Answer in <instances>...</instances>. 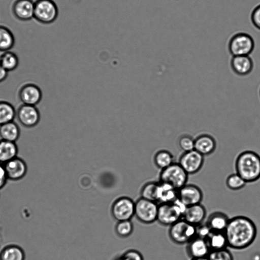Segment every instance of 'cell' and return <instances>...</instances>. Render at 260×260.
<instances>
[{
    "instance_id": "cell-38",
    "label": "cell",
    "mask_w": 260,
    "mask_h": 260,
    "mask_svg": "<svg viewBox=\"0 0 260 260\" xmlns=\"http://www.w3.org/2000/svg\"><path fill=\"white\" fill-rule=\"evenodd\" d=\"M8 180L4 165L0 163V190L5 186Z\"/></svg>"
},
{
    "instance_id": "cell-42",
    "label": "cell",
    "mask_w": 260,
    "mask_h": 260,
    "mask_svg": "<svg viewBox=\"0 0 260 260\" xmlns=\"http://www.w3.org/2000/svg\"><path fill=\"white\" fill-rule=\"evenodd\" d=\"M259 98H260V87H259Z\"/></svg>"
},
{
    "instance_id": "cell-41",
    "label": "cell",
    "mask_w": 260,
    "mask_h": 260,
    "mask_svg": "<svg viewBox=\"0 0 260 260\" xmlns=\"http://www.w3.org/2000/svg\"><path fill=\"white\" fill-rule=\"evenodd\" d=\"M191 260H209V259L208 257H206L203 258L191 259Z\"/></svg>"
},
{
    "instance_id": "cell-35",
    "label": "cell",
    "mask_w": 260,
    "mask_h": 260,
    "mask_svg": "<svg viewBox=\"0 0 260 260\" xmlns=\"http://www.w3.org/2000/svg\"><path fill=\"white\" fill-rule=\"evenodd\" d=\"M250 18L252 25L260 30V4L256 5L252 10Z\"/></svg>"
},
{
    "instance_id": "cell-34",
    "label": "cell",
    "mask_w": 260,
    "mask_h": 260,
    "mask_svg": "<svg viewBox=\"0 0 260 260\" xmlns=\"http://www.w3.org/2000/svg\"><path fill=\"white\" fill-rule=\"evenodd\" d=\"M208 257L209 260H234L231 252L227 248L211 251Z\"/></svg>"
},
{
    "instance_id": "cell-16",
    "label": "cell",
    "mask_w": 260,
    "mask_h": 260,
    "mask_svg": "<svg viewBox=\"0 0 260 260\" xmlns=\"http://www.w3.org/2000/svg\"><path fill=\"white\" fill-rule=\"evenodd\" d=\"M186 251L191 259H194L208 257L211 250L206 240L196 237L186 244Z\"/></svg>"
},
{
    "instance_id": "cell-10",
    "label": "cell",
    "mask_w": 260,
    "mask_h": 260,
    "mask_svg": "<svg viewBox=\"0 0 260 260\" xmlns=\"http://www.w3.org/2000/svg\"><path fill=\"white\" fill-rule=\"evenodd\" d=\"M204 162V156L194 149L183 152L178 161L188 175L197 173L203 167Z\"/></svg>"
},
{
    "instance_id": "cell-25",
    "label": "cell",
    "mask_w": 260,
    "mask_h": 260,
    "mask_svg": "<svg viewBox=\"0 0 260 260\" xmlns=\"http://www.w3.org/2000/svg\"><path fill=\"white\" fill-rule=\"evenodd\" d=\"M211 251L228 247L226 237L223 232L212 231L206 239Z\"/></svg>"
},
{
    "instance_id": "cell-28",
    "label": "cell",
    "mask_w": 260,
    "mask_h": 260,
    "mask_svg": "<svg viewBox=\"0 0 260 260\" xmlns=\"http://www.w3.org/2000/svg\"><path fill=\"white\" fill-rule=\"evenodd\" d=\"M0 64L8 72L14 71L19 64L18 57L10 50L4 52L0 56Z\"/></svg>"
},
{
    "instance_id": "cell-14",
    "label": "cell",
    "mask_w": 260,
    "mask_h": 260,
    "mask_svg": "<svg viewBox=\"0 0 260 260\" xmlns=\"http://www.w3.org/2000/svg\"><path fill=\"white\" fill-rule=\"evenodd\" d=\"M35 2L32 0H15L12 6L14 16L20 21H28L34 18Z\"/></svg>"
},
{
    "instance_id": "cell-12",
    "label": "cell",
    "mask_w": 260,
    "mask_h": 260,
    "mask_svg": "<svg viewBox=\"0 0 260 260\" xmlns=\"http://www.w3.org/2000/svg\"><path fill=\"white\" fill-rule=\"evenodd\" d=\"M17 119L25 127L36 126L40 119L39 110L35 106L22 104L16 111Z\"/></svg>"
},
{
    "instance_id": "cell-26",
    "label": "cell",
    "mask_w": 260,
    "mask_h": 260,
    "mask_svg": "<svg viewBox=\"0 0 260 260\" xmlns=\"http://www.w3.org/2000/svg\"><path fill=\"white\" fill-rule=\"evenodd\" d=\"M15 42L11 30L7 26L0 25V51H9L14 47Z\"/></svg>"
},
{
    "instance_id": "cell-21",
    "label": "cell",
    "mask_w": 260,
    "mask_h": 260,
    "mask_svg": "<svg viewBox=\"0 0 260 260\" xmlns=\"http://www.w3.org/2000/svg\"><path fill=\"white\" fill-rule=\"evenodd\" d=\"M178 190L171 185L159 182L157 202L168 203L178 199Z\"/></svg>"
},
{
    "instance_id": "cell-23",
    "label": "cell",
    "mask_w": 260,
    "mask_h": 260,
    "mask_svg": "<svg viewBox=\"0 0 260 260\" xmlns=\"http://www.w3.org/2000/svg\"><path fill=\"white\" fill-rule=\"evenodd\" d=\"M20 134V128L13 121L0 125L1 140L15 142Z\"/></svg>"
},
{
    "instance_id": "cell-5",
    "label": "cell",
    "mask_w": 260,
    "mask_h": 260,
    "mask_svg": "<svg viewBox=\"0 0 260 260\" xmlns=\"http://www.w3.org/2000/svg\"><path fill=\"white\" fill-rule=\"evenodd\" d=\"M168 234L174 243L186 244L197 237V226L182 218L170 226Z\"/></svg>"
},
{
    "instance_id": "cell-11",
    "label": "cell",
    "mask_w": 260,
    "mask_h": 260,
    "mask_svg": "<svg viewBox=\"0 0 260 260\" xmlns=\"http://www.w3.org/2000/svg\"><path fill=\"white\" fill-rule=\"evenodd\" d=\"M203 199L202 189L193 184H186L178 190V199L186 207L201 203Z\"/></svg>"
},
{
    "instance_id": "cell-7",
    "label": "cell",
    "mask_w": 260,
    "mask_h": 260,
    "mask_svg": "<svg viewBox=\"0 0 260 260\" xmlns=\"http://www.w3.org/2000/svg\"><path fill=\"white\" fill-rule=\"evenodd\" d=\"M58 16V9L53 0H36L35 2L34 18L42 24L54 22Z\"/></svg>"
},
{
    "instance_id": "cell-24",
    "label": "cell",
    "mask_w": 260,
    "mask_h": 260,
    "mask_svg": "<svg viewBox=\"0 0 260 260\" xmlns=\"http://www.w3.org/2000/svg\"><path fill=\"white\" fill-rule=\"evenodd\" d=\"M25 254L23 249L16 245H9L0 251V260H25Z\"/></svg>"
},
{
    "instance_id": "cell-13",
    "label": "cell",
    "mask_w": 260,
    "mask_h": 260,
    "mask_svg": "<svg viewBox=\"0 0 260 260\" xmlns=\"http://www.w3.org/2000/svg\"><path fill=\"white\" fill-rule=\"evenodd\" d=\"M18 96L22 104L36 106L41 101L42 93L36 84L27 83L20 88Z\"/></svg>"
},
{
    "instance_id": "cell-6",
    "label": "cell",
    "mask_w": 260,
    "mask_h": 260,
    "mask_svg": "<svg viewBox=\"0 0 260 260\" xmlns=\"http://www.w3.org/2000/svg\"><path fill=\"white\" fill-rule=\"evenodd\" d=\"M188 175L178 162H175L160 171L159 182L168 184L179 190L187 183Z\"/></svg>"
},
{
    "instance_id": "cell-29",
    "label": "cell",
    "mask_w": 260,
    "mask_h": 260,
    "mask_svg": "<svg viewBox=\"0 0 260 260\" xmlns=\"http://www.w3.org/2000/svg\"><path fill=\"white\" fill-rule=\"evenodd\" d=\"M16 115L13 106L5 101H0V125L13 121Z\"/></svg>"
},
{
    "instance_id": "cell-36",
    "label": "cell",
    "mask_w": 260,
    "mask_h": 260,
    "mask_svg": "<svg viewBox=\"0 0 260 260\" xmlns=\"http://www.w3.org/2000/svg\"><path fill=\"white\" fill-rule=\"evenodd\" d=\"M212 231L205 222L197 226V237L206 240Z\"/></svg>"
},
{
    "instance_id": "cell-20",
    "label": "cell",
    "mask_w": 260,
    "mask_h": 260,
    "mask_svg": "<svg viewBox=\"0 0 260 260\" xmlns=\"http://www.w3.org/2000/svg\"><path fill=\"white\" fill-rule=\"evenodd\" d=\"M230 218L222 212H214L208 217L206 223L212 231L224 232Z\"/></svg>"
},
{
    "instance_id": "cell-17",
    "label": "cell",
    "mask_w": 260,
    "mask_h": 260,
    "mask_svg": "<svg viewBox=\"0 0 260 260\" xmlns=\"http://www.w3.org/2000/svg\"><path fill=\"white\" fill-rule=\"evenodd\" d=\"M230 66L234 73L244 76L252 72L254 63L249 55L234 56L231 59Z\"/></svg>"
},
{
    "instance_id": "cell-31",
    "label": "cell",
    "mask_w": 260,
    "mask_h": 260,
    "mask_svg": "<svg viewBox=\"0 0 260 260\" xmlns=\"http://www.w3.org/2000/svg\"><path fill=\"white\" fill-rule=\"evenodd\" d=\"M133 230L134 225L131 220L118 221L115 227L116 234L121 238L128 237Z\"/></svg>"
},
{
    "instance_id": "cell-3",
    "label": "cell",
    "mask_w": 260,
    "mask_h": 260,
    "mask_svg": "<svg viewBox=\"0 0 260 260\" xmlns=\"http://www.w3.org/2000/svg\"><path fill=\"white\" fill-rule=\"evenodd\" d=\"M186 207L178 199L171 203L159 204L156 221L162 225L170 226L182 218Z\"/></svg>"
},
{
    "instance_id": "cell-9",
    "label": "cell",
    "mask_w": 260,
    "mask_h": 260,
    "mask_svg": "<svg viewBox=\"0 0 260 260\" xmlns=\"http://www.w3.org/2000/svg\"><path fill=\"white\" fill-rule=\"evenodd\" d=\"M135 203L129 198L122 197L113 203L111 212L117 221L129 220L135 216Z\"/></svg>"
},
{
    "instance_id": "cell-4",
    "label": "cell",
    "mask_w": 260,
    "mask_h": 260,
    "mask_svg": "<svg viewBox=\"0 0 260 260\" xmlns=\"http://www.w3.org/2000/svg\"><path fill=\"white\" fill-rule=\"evenodd\" d=\"M255 42L253 37L244 31L233 34L228 42V49L232 56L249 55L253 51Z\"/></svg>"
},
{
    "instance_id": "cell-27",
    "label": "cell",
    "mask_w": 260,
    "mask_h": 260,
    "mask_svg": "<svg viewBox=\"0 0 260 260\" xmlns=\"http://www.w3.org/2000/svg\"><path fill=\"white\" fill-rule=\"evenodd\" d=\"M153 160L155 166L161 170L175 162L172 153L165 149L157 151L154 156Z\"/></svg>"
},
{
    "instance_id": "cell-2",
    "label": "cell",
    "mask_w": 260,
    "mask_h": 260,
    "mask_svg": "<svg viewBox=\"0 0 260 260\" xmlns=\"http://www.w3.org/2000/svg\"><path fill=\"white\" fill-rule=\"evenodd\" d=\"M236 173L247 183L260 178V155L252 150H244L237 156L235 161Z\"/></svg>"
},
{
    "instance_id": "cell-15",
    "label": "cell",
    "mask_w": 260,
    "mask_h": 260,
    "mask_svg": "<svg viewBox=\"0 0 260 260\" xmlns=\"http://www.w3.org/2000/svg\"><path fill=\"white\" fill-rule=\"evenodd\" d=\"M8 179L17 181L26 175L27 167L22 158L16 157L4 164Z\"/></svg>"
},
{
    "instance_id": "cell-37",
    "label": "cell",
    "mask_w": 260,
    "mask_h": 260,
    "mask_svg": "<svg viewBox=\"0 0 260 260\" xmlns=\"http://www.w3.org/2000/svg\"><path fill=\"white\" fill-rule=\"evenodd\" d=\"M122 255L127 260H144L142 254L135 249H129L125 251Z\"/></svg>"
},
{
    "instance_id": "cell-18",
    "label": "cell",
    "mask_w": 260,
    "mask_h": 260,
    "mask_svg": "<svg viewBox=\"0 0 260 260\" xmlns=\"http://www.w3.org/2000/svg\"><path fill=\"white\" fill-rule=\"evenodd\" d=\"M217 143L212 135L203 133L194 138V150L203 156H208L212 154L216 150Z\"/></svg>"
},
{
    "instance_id": "cell-40",
    "label": "cell",
    "mask_w": 260,
    "mask_h": 260,
    "mask_svg": "<svg viewBox=\"0 0 260 260\" xmlns=\"http://www.w3.org/2000/svg\"><path fill=\"white\" fill-rule=\"evenodd\" d=\"M115 260H127L122 255L119 257H117Z\"/></svg>"
},
{
    "instance_id": "cell-22",
    "label": "cell",
    "mask_w": 260,
    "mask_h": 260,
    "mask_svg": "<svg viewBox=\"0 0 260 260\" xmlns=\"http://www.w3.org/2000/svg\"><path fill=\"white\" fill-rule=\"evenodd\" d=\"M18 147L15 142L0 140V163L5 164L17 157Z\"/></svg>"
},
{
    "instance_id": "cell-19",
    "label": "cell",
    "mask_w": 260,
    "mask_h": 260,
    "mask_svg": "<svg viewBox=\"0 0 260 260\" xmlns=\"http://www.w3.org/2000/svg\"><path fill=\"white\" fill-rule=\"evenodd\" d=\"M206 215V209L200 203L186 207L183 213L182 219L188 223L198 226L204 223Z\"/></svg>"
},
{
    "instance_id": "cell-32",
    "label": "cell",
    "mask_w": 260,
    "mask_h": 260,
    "mask_svg": "<svg viewBox=\"0 0 260 260\" xmlns=\"http://www.w3.org/2000/svg\"><path fill=\"white\" fill-rule=\"evenodd\" d=\"M228 188L232 190H238L246 184L245 180L237 173H233L228 176L225 181Z\"/></svg>"
},
{
    "instance_id": "cell-33",
    "label": "cell",
    "mask_w": 260,
    "mask_h": 260,
    "mask_svg": "<svg viewBox=\"0 0 260 260\" xmlns=\"http://www.w3.org/2000/svg\"><path fill=\"white\" fill-rule=\"evenodd\" d=\"M177 144L183 152L189 151L194 149V138L190 135L183 134L178 139Z\"/></svg>"
},
{
    "instance_id": "cell-1",
    "label": "cell",
    "mask_w": 260,
    "mask_h": 260,
    "mask_svg": "<svg viewBox=\"0 0 260 260\" xmlns=\"http://www.w3.org/2000/svg\"><path fill=\"white\" fill-rule=\"evenodd\" d=\"M223 232L228 247L241 250L249 247L254 242L257 235V228L250 218L240 215L230 218Z\"/></svg>"
},
{
    "instance_id": "cell-8",
    "label": "cell",
    "mask_w": 260,
    "mask_h": 260,
    "mask_svg": "<svg viewBox=\"0 0 260 260\" xmlns=\"http://www.w3.org/2000/svg\"><path fill=\"white\" fill-rule=\"evenodd\" d=\"M158 207L157 202L141 198L135 202V216L143 223H152L157 220Z\"/></svg>"
},
{
    "instance_id": "cell-39",
    "label": "cell",
    "mask_w": 260,
    "mask_h": 260,
    "mask_svg": "<svg viewBox=\"0 0 260 260\" xmlns=\"http://www.w3.org/2000/svg\"><path fill=\"white\" fill-rule=\"evenodd\" d=\"M8 73L0 64V83L6 79L8 76Z\"/></svg>"
},
{
    "instance_id": "cell-30",
    "label": "cell",
    "mask_w": 260,
    "mask_h": 260,
    "mask_svg": "<svg viewBox=\"0 0 260 260\" xmlns=\"http://www.w3.org/2000/svg\"><path fill=\"white\" fill-rule=\"evenodd\" d=\"M158 185L159 182L152 181L146 183L141 189V198L157 202Z\"/></svg>"
}]
</instances>
